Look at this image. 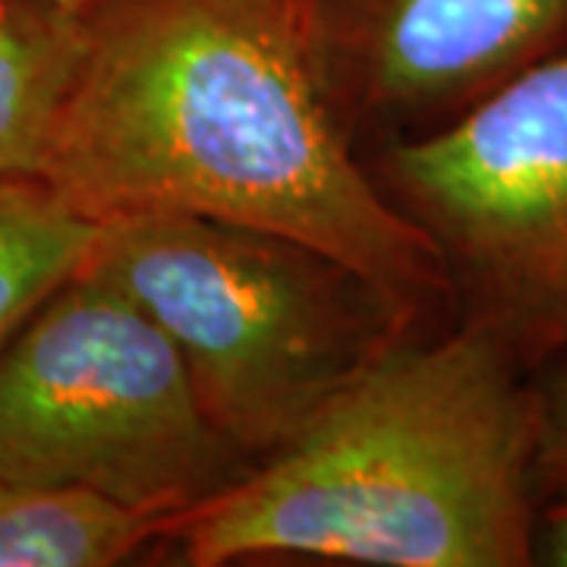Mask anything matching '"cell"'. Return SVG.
Here are the masks:
<instances>
[{
	"label": "cell",
	"instance_id": "obj_1",
	"mask_svg": "<svg viewBox=\"0 0 567 567\" xmlns=\"http://www.w3.org/2000/svg\"><path fill=\"white\" fill-rule=\"evenodd\" d=\"M297 0H114L41 167L92 221L174 212L312 249L404 316L445 256L353 162Z\"/></svg>",
	"mask_w": 567,
	"mask_h": 567
},
{
	"label": "cell",
	"instance_id": "obj_2",
	"mask_svg": "<svg viewBox=\"0 0 567 567\" xmlns=\"http://www.w3.org/2000/svg\"><path fill=\"white\" fill-rule=\"evenodd\" d=\"M539 429L520 353L473 319L429 347H382L174 536L196 567L256 555L533 565Z\"/></svg>",
	"mask_w": 567,
	"mask_h": 567
},
{
	"label": "cell",
	"instance_id": "obj_3",
	"mask_svg": "<svg viewBox=\"0 0 567 567\" xmlns=\"http://www.w3.org/2000/svg\"><path fill=\"white\" fill-rule=\"evenodd\" d=\"M85 268L158 322L205 416L244 457L281 447L372 360L385 347L375 312L394 309L312 249L174 212L99 221Z\"/></svg>",
	"mask_w": 567,
	"mask_h": 567
},
{
	"label": "cell",
	"instance_id": "obj_4",
	"mask_svg": "<svg viewBox=\"0 0 567 567\" xmlns=\"http://www.w3.org/2000/svg\"><path fill=\"white\" fill-rule=\"evenodd\" d=\"M244 454L205 416L174 341L85 268L0 353V480L95 492L181 524Z\"/></svg>",
	"mask_w": 567,
	"mask_h": 567
},
{
	"label": "cell",
	"instance_id": "obj_5",
	"mask_svg": "<svg viewBox=\"0 0 567 567\" xmlns=\"http://www.w3.org/2000/svg\"><path fill=\"white\" fill-rule=\"evenodd\" d=\"M388 177L527 360L567 347V48L388 155Z\"/></svg>",
	"mask_w": 567,
	"mask_h": 567
},
{
	"label": "cell",
	"instance_id": "obj_6",
	"mask_svg": "<svg viewBox=\"0 0 567 567\" xmlns=\"http://www.w3.org/2000/svg\"><path fill=\"white\" fill-rule=\"evenodd\" d=\"M331 7L344 10L347 44L369 102L394 114L451 107L464 114L567 48V0H334Z\"/></svg>",
	"mask_w": 567,
	"mask_h": 567
},
{
	"label": "cell",
	"instance_id": "obj_7",
	"mask_svg": "<svg viewBox=\"0 0 567 567\" xmlns=\"http://www.w3.org/2000/svg\"><path fill=\"white\" fill-rule=\"evenodd\" d=\"M92 41V17L0 0V181L39 177Z\"/></svg>",
	"mask_w": 567,
	"mask_h": 567
},
{
	"label": "cell",
	"instance_id": "obj_8",
	"mask_svg": "<svg viewBox=\"0 0 567 567\" xmlns=\"http://www.w3.org/2000/svg\"><path fill=\"white\" fill-rule=\"evenodd\" d=\"M177 520L95 492L0 480V567H107L174 536Z\"/></svg>",
	"mask_w": 567,
	"mask_h": 567
},
{
	"label": "cell",
	"instance_id": "obj_9",
	"mask_svg": "<svg viewBox=\"0 0 567 567\" xmlns=\"http://www.w3.org/2000/svg\"><path fill=\"white\" fill-rule=\"evenodd\" d=\"M99 237L41 177L0 181V353L63 284L76 278Z\"/></svg>",
	"mask_w": 567,
	"mask_h": 567
},
{
	"label": "cell",
	"instance_id": "obj_10",
	"mask_svg": "<svg viewBox=\"0 0 567 567\" xmlns=\"http://www.w3.org/2000/svg\"><path fill=\"white\" fill-rule=\"evenodd\" d=\"M536 473H543L548 483L567 488V375L543 404V429H539V454H536Z\"/></svg>",
	"mask_w": 567,
	"mask_h": 567
},
{
	"label": "cell",
	"instance_id": "obj_11",
	"mask_svg": "<svg viewBox=\"0 0 567 567\" xmlns=\"http://www.w3.org/2000/svg\"><path fill=\"white\" fill-rule=\"evenodd\" d=\"M536 551L546 558V565L567 567V502L551 507L543 529H536Z\"/></svg>",
	"mask_w": 567,
	"mask_h": 567
},
{
	"label": "cell",
	"instance_id": "obj_12",
	"mask_svg": "<svg viewBox=\"0 0 567 567\" xmlns=\"http://www.w3.org/2000/svg\"><path fill=\"white\" fill-rule=\"evenodd\" d=\"M48 3L63 7V10H70V13H80V17H95L99 10L111 7L114 0H48Z\"/></svg>",
	"mask_w": 567,
	"mask_h": 567
},
{
	"label": "cell",
	"instance_id": "obj_13",
	"mask_svg": "<svg viewBox=\"0 0 567 567\" xmlns=\"http://www.w3.org/2000/svg\"><path fill=\"white\" fill-rule=\"evenodd\" d=\"M297 3L303 7V10H306V13H309V17H316V20L322 22L324 10H328V7H331L334 0H297Z\"/></svg>",
	"mask_w": 567,
	"mask_h": 567
}]
</instances>
